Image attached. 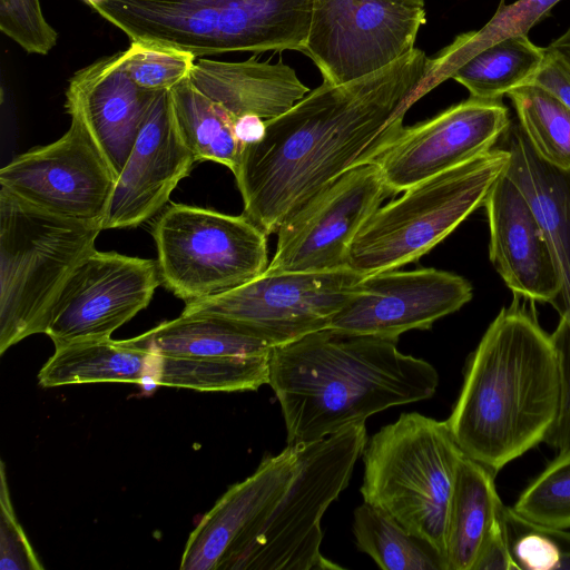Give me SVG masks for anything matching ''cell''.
<instances>
[{
	"mask_svg": "<svg viewBox=\"0 0 570 570\" xmlns=\"http://www.w3.org/2000/svg\"><path fill=\"white\" fill-rule=\"evenodd\" d=\"M432 59L414 48L371 75L327 81L284 114L264 137L244 145L233 173L243 216L267 236L346 171L371 164L401 132L422 98Z\"/></svg>",
	"mask_w": 570,
	"mask_h": 570,
	"instance_id": "6da1fadb",
	"label": "cell"
},
{
	"mask_svg": "<svg viewBox=\"0 0 570 570\" xmlns=\"http://www.w3.org/2000/svg\"><path fill=\"white\" fill-rule=\"evenodd\" d=\"M397 342L324 328L273 347L267 384L281 405L287 444L318 441L389 407L432 397L436 370L402 353Z\"/></svg>",
	"mask_w": 570,
	"mask_h": 570,
	"instance_id": "7a4b0ae2",
	"label": "cell"
},
{
	"mask_svg": "<svg viewBox=\"0 0 570 570\" xmlns=\"http://www.w3.org/2000/svg\"><path fill=\"white\" fill-rule=\"evenodd\" d=\"M514 295L471 354L448 424L462 451L495 474L544 442L561 406L551 335Z\"/></svg>",
	"mask_w": 570,
	"mask_h": 570,
	"instance_id": "3957f363",
	"label": "cell"
},
{
	"mask_svg": "<svg viewBox=\"0 0 570 570\" xmlns=\"http://www.w3.org/2000/svg\"><path fill=\"white\" fill-rule=\"evenodd\" d=\"M313 0H104L90 6L131 42L189 52L302 51Z\"/></svg>",
	"mask_w": 570,
	"mask_h": 570,
	"instance_id": "277c9868",
	"label": "cell"
},
{
	"mask_svg": "<svg viewBox=\"0 0 570 570\" xmlns=\"http://www.w3.org/2000/svg\"><path fill=\"white\" fill-rule=\"evenodd\" d=\"M464 454L448 421L402 413L366 441L360 492L446 561L448 511Z\"/></svg>",
	"mask_w": 570,
	"mask_h": 570,
	"instance_id": "5b68a950",
	"label": "cell"
},
{
	"mask_svg": "<svg viewBox=\"0 0 570 570\" xmlns=\"http://www.w3.org/2000/svg\"><path fill=\"white\" fill-rule=\"evenodd\" d=\"M101 230L0 188V354L46 332L62 287Z\"/></svg>",
	"mask_w": 570,
	"mask_h": 570,
	"instance_id": "8992f818",
	"label": "cell"
},
{
	"mask_svg": "<svg viewBox=\"0 0 570 570\" xmlns=\"http://www.w3.org/2000/svg\"><path fill=\"white\" fill-rule=\"evenodd\" d=\"M509 160L507 148L490 149L405 189L362 226L347 267L366 276L416 262L484 205Z\"/></svg>",
	"mask_w": 570,
	"mask_h": 570,
	"instance_id": "52a82bcc",
	"label": "cell"
},
{
	"mask_svg": "<svg viewBox=\"0 0 570 570\" xmlns=\"http://www.w3.org/2000/svg\"><path fill=\"white\" fill-rule=\"evenodd\" d=\"M365 423L299 443L297 472L237 558L233 570L342 569L321 551V519L346 489L366 444Z\"/></svg>",
	"mask_w": 570,
	"mask_h": 570,
	"instance_id": "ba28073f",
	"label": "cell"
},
{
	"mask_svg": "<svg viewBox=\"0 0 570 570\" xmlns=\"http://www.w3.org/2000/svg\"><path fill=\"white\" fill-rule=\"evenodd\" d=\"M153 236L161 284L186 303L229 292L269 264L267 235L243 215L173 204Z\"/></svg>",
	"mask_w": 570,
	"mask_h": 570,
	"instance_id": "9c48e42d",
	"label": "cell"
},
{
	"mask_svg": "<svg viewBox=\"0 0 570 570\" xmlns=\"http://www.w3.org/2000/svg\"><path fill=\"white\" fill-rule=\"evenodd\" d=\"M363 275L348 267L266 273L224 294L187 302L181 314L233 321L272 347L327 328Z\"/></svg>",
	"mask_w": 570,
	"mask_h": 570,
	"instance_id": "30bf717a",
	"label": "cell"
},
{
	"mask_svg": "<svg viewBox=\"0 0 570 570\" xmlns=\"http://www.w3.org/2000/svg\"><path fill=\"white\" fill-rule=\"evenodd\" d=\"M425 9L392 0H313L303 51L338 86L412 51Z\"/></svg>",
	"mask_w": 570,
	"mask_h": 570,
	"instance_id": "8fae6325",
	"label": "cell"
},
{
	"mask_svg": "<svg viewBox=\"0 0 570 570\" xmlns=\"http://www.w3.org/2000/svg\"><path fill=\"white\" fill-rule=\"evenodd\" d=\"M392 196L376 164L346 171L282 224L265 272L315 273L347 267L353 239Z\"/></svg>",
	"mask_w": 570,
	"mask_h": 570,
	"instance_id": "7c38bea8",
	"label": "cell"
},
{
	"mask_svg": "<svg viewBox=\"0 0 570 570\" xmlns=\"http://www.w3.org/2000/svg\"><path fill=\"white\" fill-rule=\"evenodd\" d=\"M70 117L58 140L0 169V188L51 214L101 225L116 177L82 121Z\"/></svg>",
	"mask_w": 570,
	"mask_h": 570,
	"instance_id": "4fadbf2b",
	"label": "cell"
},
{
	"mask_svg": "<svg viewBox=\"0 0 570 570\" xmlns=\"http://www.w3.org/2000/svg\"><path fill=\"white\" fill-rule=\"evenodd\" d=\"M160 284L157 261L95 249L62 287L45 334L55 347L110 338L148 306Z\"/></svg>",
	"mask_w": 570,
	"mask_h": 570,
	"instance_id": "5bb4252c",
	"label": "cell"
},
{
	"mask_svg": "<svg viewBox=\"0 0 570 570\" xmlns=\"http://www.w3.org/2000/svg\"><path fill=\"white\" fill-rule=\"evenodd\" d=\"M498 100L469 98L438 116L404 127L373 161L395 194L492 149L510 128Z\"/></svg>",
	"mask_w": 570,
	"mask_h": 570,
	"instance_id": "9a60e30c",
	"label": "cell"
},
{
	"mask_svg": "<svg viewBox=\"0 0 570 570\" xmlns=\"http://www.w3.org/2000/svg\"><path fill=\"white\" fill-rule=\"evenodd\" d=\"M471 298V284L450 272L420 268L373 273L358 281L327 328L399 338L411 330H429Z\"/></svg>",
	"mask_w": 570,
	"mask_h": 570,
	"instance_id": "2e32d148",
	"label": "cell"
},
{
	"mask_svg": "<svg viewBox=\"0 0 570 570\" xmlns=\"http://www.w3.org/2000/svg\"><path fill=\"white\" fill-rule=\"evenodd\" d=\"M195 161L175 122L169 90L155 91L132 150L116 179L101 228L136 227L151 218L188 176Z\"/></svg>",
	"mask_w": 570,
	"mask_h": 570,
	"instance_id": "e0dca14e",
	"label": "cell"
},
{
	"mask_svg": "<svg viewBox=\"0 0 570 570\" xmlns=\"http://www.w3.org/2000/svg\"><path fill=\"white\" fill-rule=\"evenodd\" d=\"M299 444L266 455L256 471L232 485L190 533L181 570H233L265 517L293 481Z\"/></svg>",
	"mask_w": 570,
	"mask_h": 570,
	"instance_id": "ac0fdd59",
	"label": "cell"
},
{
	"mask_svg": "<svg viewBox=\"0 0 570 570\" xmlns=\"http://www.w3.org/2000/svg\"><path fill=\"white\" fill-rule=\"evenodd\" d=\"M154 92L131 80L122 65V52L92 62L69 80L66 110L82 121L116 179L132 150Z\"/></svg>",
	"mask_w": 570,
	"mask_h": 570,
	"instance_id": "d6986e66",
	"label": "cell"
},
{
	"mask_svg": "<svg viewBox=\"0 0 570 570\" xmlns=\"http://www.w3.org/2000/svg\"><path fill=\"white\" fill-rule=\"evenodd\" d=\"M490 259L514 295L556 304L560 283L541 225L521 189L500 176L484 203Z\"/></svg>",
	"mask_w": 570,
	"mask_h": 570,
	"instance_id": "ffe728a7",
	"label": "cell"
},
{
	"mask_svg": "<svg viewBox=\"0 0 570 570\" xmlns=\"http://www.w3.org/2000/svg\"><path fill=\"white\" fill-rule=\"evenodd\" d=\"M510 153L505 175L530 203L549 244L560 283L558 326L570 327V169L542 160L520 126L503 135Z\"/></svg>",
	"mask_w": 570,
	"mask_h": 570,
	"instance_id": "44dd1931",
	"label": "cell"
},
{
	"mask_svg": "<svg viewBox=\"0 0 570 570\" xmlns=\"http://www.w3.org/2000/svg\"><path fill=\"white\" fill-rule=\"evenodd\" d=\"M189 79L235 119L244 115L275 118L309 92L288 65L255 58L237 62L196 59Z\"/></svg>",
	"mask_w": 570,
	"mask_h": 570,
	"instance_id": "7402d4cb",
	"label": "cell"
},
{
	"mask_svg": "<svg viewBox=\"0 0 570 570\" xmlns=\"http://www.w3.org/2000/svg\"><path fill=\"white\" fill-rule=\"evenodd\" d=\"M153 352L138 336L83 341L56 347L38 374L43 387L87 383H151Z\"/></svg>",
	"mask_w": 570,
	"mask_h": 570,
	"instance_id": "603a6c76",
	"label": "cell"
},
{
	"mask_svg": "<svg viewBox=\"0 0 570 570\" xmlns=\"http://www.w3.org/2000/svg\"><path fill=\"white\" fill-rule=\"evenodd\" d=\"M495 473L464 454L459 463L446 520L449 570H472L480 548L500 514Z\"/></svg>",
	"mask_w": 570,
	"mask_h": 570,
	"instance_id": "cb8c5ba5",
	"label": "cell"
},
{
	"mask_svg": "<svg viewBox=\"0 0 570 570\" xmlns=\"http://www.w3.org/2000/svg\"><path fill=\"white\" fill-rule=\"evenodd\" d=\"M149 350L196 358L268 356L272 346L244 326L212 315H184L138 335Z\"/></svg>",
	"mask_w": 570,
	"mask_h": 570,
	"instance_id": "d4e9b609",
	"label": "cell"
},
{
	"mask_svg": "<svg viewBox=\"0 0 570 570\" xmlns=\"http://www.w3.org/2000/svg\"><path fill=\"white\" fill-rule=\"evenodd\" d=\"M546 60V47L528 35L500 40L476 52L450 76L464 86L471 98L502 99L510 91L530 85Z\"/></svg>",
	"mask_w": 570,
	"mask_h": 570,
	"instance_id": "484cf974",
	"label": "cell"
},
{
	"mask_svg": "<svg viewBox=\"0 0 570 570\" xmlns=\"http://www.w3.org/2000/svg\"><path fill=\"white\" fill-rule=\"evenodd\" d=\"M169 100L179 134L196 160H212L234 173L243 149L235 134V118L197 89L189 77L169 89Z\"/></svg>",
	"mask_w": 570,
	"mask_h": 570,
	"instance_id": "4316f807",
	"label": "cell"
},
{
	"mask_svg": "<svg viewBox=\"0 0 570 570\" xmlns=\"http://www.w3.org/2000/svg\"><path fill=\"white\" fill-rule=\"evenodd\" d=\"M352 531L356 547L383 570H449L428 541L366 502L354 510Z\"/></svg>",
	"mask_w": 570,
	"mask_h": 570,
	"instance_id": "83f0119b",
	"label": "cell"
},
{
	"mask_svg": "<svg viewBox=\"0 0 570 570\" xmlns=\"http://www.w3.org/2000/svg\"><path fill=\"white\" fill-rule=\"evenodd\" d=\"M561 0H517L505 4L501 0L495 13L479 30L460 35L432 58L430 72L423 88L428 94L434 87L449 79L451 73L470 57L505 38L528 35L541 19Z\"/></svg>",
	"mask_w": 570,
	"mask_h": 570,
	"instance_id": "f1b7e54d",
	"label": "cell"
},
{
	"mask_svg": "<svg viewBox=\"0 0 570 570\" xmlns=\"http://www.w3.org/2000/svg\"><path fill=\"white\" fill-rule=\"evenodd\" d=\"M507 96L537 155L557 168L570 169V108L537 85L517 88Z\"/></svg>",
	"mask_w": 570,
	"mask_h": 570,
	"instance_id": "f546056e",
	"label": "cell"
},
{
	"mask_svg": "<svg viewBox=\"0 0 570 570\" xmlns=\"http://www.w3.org/2000/svg\"><path fill=\"white\" fill-rule=\"evenodd\" d=\"M500 513L517 570H570V531L533 522L503 503Z\"/></svg>",
	"mask_w": 570,
	"mask_h": 570,
	"instance_id": "4dcf8cb0",
	"label": "cell"
},
{
	"mask_svg": "<svg viewBox=\"0 0 570 570\" xmlns=\"http://www.w3.org/2000/svg\"><path fill=\"white\" fill-rule=\"evenodd\" d=\"M512 508L539 524L570 528V449L560 451L525 487Z\"/></svg>",
	"mask_w": 570,
	"mask_h": 570,
	"instance_id": "1f68e13d",
	"label": "cell"
},
{
	"mask_svg": "<svg viewBox=\"0 0 570 570\" xmlns=\"http://www.w3.org/2000/svg\"><path fill=\"white\" fill-rule=\"evenodd\" d=\"M122 52V65L131 80L148 91L169 90L188 78L194 55L144 42H131Z\"/></svg>",
	"mask_w": 570,
	"mask_h": 570,
	"instance_id": "d6a6232c",
	"label": "cell"
},
{
	"mask_svg": "<svg viewBox=\"0 0 570 570\" xmlns=\"http://www.w3.org/2000/svg\"><path fill=\"white\" fill-rule=\"evenodd\" d=\"M0 30L28 53L47 55L58 39L40 0H0Z\"/></svg>",
	"mask_w": 570,
	"mask_h": 570,
	"instance_id": "836d02e7",
	"label": "cell"
},
{
	"mask_svg": "<svg viewBox=\"0 0 570 570\" xmlns=\"http://www.w3.org/2000/svg\"><path fill=\"white\" fill-rule=\"evenodd\" d=\"M0 569L1 570H41L39 562L23 529L21 528L10 500L4 463H1L0 490Z\"/></svg>",
	"mask_w": 570,
	"mask_h": 570,
	"instance_id": "e575fe53",
	"label": "cell"
},
{
	"mask_svg": "<svg viewBox=\"0 0 570 570\" xmlns=\"http://www.w3.org/2000/svg\"><path fill=\"white\" fill-rule=\"evenodd\" d=\"M472 570H517L509 552L501 513L487 534Z\"/></svg>",
	"mask_w": 570,
	"mask_h": 570,
	"instance_id": "d590c367",
	"label": "cell"
},
{
	"mask_svg": "<svg viewBox=\"0 0 570 570\" xmlns=\"http://www.w3.org/2000/svg\"><path fill=\"white\" fill-rule=\"evenodd\" d=\"M530 85L544 88L570 108V72L547 48L544 63Z\"/></svg>",
	"mask_w": 570,
	"mask_h": 570,
	"instance_id": "8d00e7d4",
	"label": "cell"
},
{
	"mask_svg": "<svg viewBox=\"0 0 570 570\" xmlns=\"http://www.w3.org/2000/svg\"><path fill=\"white\" fill-rule=\"evenodd\" d=\"M551 337L558 356L562 386L570 394V327L557 326Z\"/></svg>",
	"mask_w": 570,
	"mask_h": 570,
	"instance_id": "74e56055",
	"label": "cell"
},
{
	"mask_svg": "<svg viewBox=\"0 0 570 570\" xmlns=\"http://www.w3.org/2000/svg\"><path fill=\"white\" fill-rule=\"evenodd\" d=\"M234 129L240 144L259 141L266 130L265 120L256 115H244L235 119Z\"/></svg>",
	"mask_w": 570,
	"mask_h": 570,
	"instance_id": "f35d334b",
	"label": "cell"
},
{
	"mask_svg": "<svg viewBox=\"0 0 570 570\" xmlns=\"http://www.w3.org/2000/svg\"><path fill=\"white\" fill-rule=\"evenodd\" d=\"M546 48L570 72V27Z\"/></svg>",
	"mask_w": 570,
	"mask_h": 570,
	"instance_id": "ab89813d",
	"label": "cell"
},
{
	"mask_svg": "<svg viewBox=\"0 0 570 570\" xmlns=\"http://www.w3.org/2000/svg\"><path fill=\"white\" fill-rule=\"evenodd\" d=\"M392 1L409 4V6H414V7H422V8H424V3H425L424 0H392Z\"/></svg>",
	"mask_w": 570,
	"mask_h": 570,
	"instance_id": "60d3db41",
	"label": "cell"
},
{
	"mask_svg": "<svg viewBox=\"0 0 570 570\" xmlns=\"http://www.w3.org/2000/svg\"><path fill=\"white\" fill-rule=\"evenodd\" d=\"M83 2H86L89 7L95 4V3H98L100 1H104V0H82Z\"/></svg>",
	"mask_w": 570,
	"mask_h": 570,
	"instance_id": "b9f144b4",
	"label": "cell"
}]
</instances>
